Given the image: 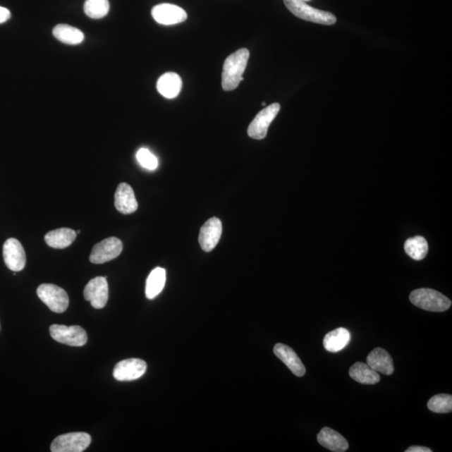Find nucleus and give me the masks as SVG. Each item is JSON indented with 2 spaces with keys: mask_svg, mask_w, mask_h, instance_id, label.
<instances>
[{
  "mask_svg": "<svg viewBox=\"0 0 452 452\" xmlns=\"http://www.w3.org/2000/svg\"><path fill=\"white\" fill-rule=\"evenodd\" d=\"M301 1L307 2V1H311V0H301Z\"/></svg>",
  "mask_w": 452,
  "mask_h": 452,
  "instance_id": "nucleus-30",
  "label": "nucleus"
},
{
  "mask_svg": "<svg viewBox=\"0 0 452 452\" xmlns=\"http://www.w3.org/2000/svg\"><path fill=\"white\" fill-rule=\"evenodd\" d=\"M428 409L438 414L451 413L452 411V396L447 393L434 396L427 403Z\"/></svg>",
  "mask_w": 452,
  "mask_h": 452,
  "instance_id": "nucleus-26",
  "label": "nucleus"
},
{
  "mask_svg": "<svg viewBox=\"0 0 452 452\" xmlns=\"http://www.w3.org/2000/svg\"><path fill=\"white\" fill-rule=\"evenodd\" d=\"M166 283V271L164 268L157 267L150 272L146 283L145 293L149 299H154L162 292Z\"/></svg>",
  "mask_w": 452,
  "mask_h": 452,
  "instance_id": "nucleus-22",
  "label": "nucleus"
},
{
  "mask_svg": "<svg viewBox=\"0 0 452 452\" xmlns=\"http://www.w3.org/2000/svg\"><path fill=\"white\" fill-rule=\"evenodd\" d=\"M157 89L163 97L173 99L181 93L182 80L180 75L176 73H165L159 78L158 83H157Z\"/></svg>",
  "mask_w": 452,
  "mask_h": 452,
  "instance_id": "nucleus-18",
  "label": "nucleus"
},
{
  "mask_svg": "<svg viewBox=\"0 0 452 452\" xmlns=\"http://www.w3.org/2000/svg\"><path fill=\"white\" fill-rule=\"evenodd\" d=\"M285 6L295 16L312 23L332 25L336 23L337 19L333 13L317 10L301 0H283Z\"/></svg>",
  "mask_w": 452,
  "mask_h": 452,
  "instance_id": "nucleus-3",
  "label": "nucleus"
},
{
  "mask_svg": "<svg viewBox=\"0 0 452 452\" xmlns=\"http://www.w3.org/2000/svg\"><path fill=\"white\" fill-rule=\"evenodd\" d=\"M410 300L415 306L429 312H445L451 306L449 298L437 291L429 288L413 291L410 295Z\"/></svg>",
  "mask_w": 452,
  "mask_h": 452,
  "instance_id": "nucleus-2",
  "label": "nucleus"
},
{
  "mask_svg": "<svg viewBox=\"0 0 452 452\" xmlns=\"http://www.w3.org/2000/svg\"><path fill=\"white\" fill-rule=\"evenodd\" d=\"M50 334L56 341L69 346L82 347L87 342V332L80 326L53 324L50 328Z\"/></svg>",
  "mask_w": 452,
  "mask_h": 452,
  "instance_id": "nucleus-6",
  "label": "nucleus"
},
{
  "mask_svg": "<svg viewBox=\"0 0 452 452\" xmlns=\"http://www.w3.org/2000/svg\"><path fill=\"white\" fill-rule=\"evenodd\" d=\"M77 238V232L70 228H61L48 232L44 236L47 244L55 249H64L68 248Z\"/></svg>",
  "mask_w": 452,
  "mask_h": 452,
  "instance_id": "nucleus-19",
  "label": "nucleus"
},
{
  "mask_svg": "<svg viewBox=\"0 0 452 452\" xmlns=\"http://www.w3.org/2000/svg\"><path fill=\"white\" fill-rule=\"evenodd\" d=\"M273 352L298 377H303L305 374V366H304L302 360H300V358L292 348L283 343H277L273 348Z\"/></svg>",
  "mask_w": 452,
  "mask_h": 452,
  "instance_id": "nucleus-14",
  "label": "nucleus"
},
{
  "mask_svg": "<svg viewBox=\"0 0 452 452\" xmlns=\"http://www.w3.org/2000/svg\"><path fill=\"white\" fill-rule=\"evenodd\" d=\"M37 295L39 299L54 312H64L69 306L68 294L64 289L56 285H40L37 288Z\"/></svg>",
  "mask_w": 452,
  "mask_h": 452,
  "instance_id": "nucleus-4",
  "label": "nucleus"
},
{
  "mask_svg": "<svg viewBox=\"0 0 452 452\" xmlns=\"http://www.w3.org/2000/svg\"><path fill=\"white\" fill-rule=\"evenodd\" d=\"M123 245L122 241L116 237H110L102 240L94 246L90 261L94 264H104L111 261L122 253Z\"/></svg>",
  "mask_w": 452,
  "mask_h": 452,
  "instance_id": "nucleus-9",
  "label": "nucleus"
},
{
  "mask_svg": "<svg viewBox=\"0 0 452 452\" xmlns=\"http://www.w3.org/2000/svg\"><path fill=\"white\" fill-rule=\"evenodd\" d=\"M115 207L120 213L130 214L138 208L133 188L126 183H120L115 193Z\"/></svg>",
  "mask_w": 452,
  "mask_h": 452,
  "instance_id": "nucleus-15",
  "label": "nucleus"
},
{
  "mask_svg": "<svg viewBox=\"0 0 452 452\" xmlns=\"http://www.w3.org/2000/svg\"><path fill=\"white\" fill-rule=\"evenodd\" d=\"M262 105H263V106H266V102H262Z\"/></svg>",
  "mask_w": 452,
  "mask_h": 452,
  "instance_id": "nucleus-31",
  "label": "nucleus"
},
{
  "mask_svg": "<svg viewBox=\"0 0 452 452\" xmlns=\"http://www.w3.org/2000/svg\"><path fill=\"white\" fill-rule=\"evenodd\" d=\"M147 370V364L140 359H128L116 364L114 377L118 381H133L142 377Z\"/></svg>",
  "mask_w": 452,
  "mask_h": 452,
  "instance_id": "nucleus-11",
  "label": "nucleus"
},
{
  "mask_svg": "<svg viewBox=\"0 0 452 452\" xmlns=\"http://www.w3.org/2000/svg\"><path fill=\"white\" fill-rule=\"evenodd\" d=\"M107 277L97 276L87 284L84 289V298L91 303V305L97 310H101L106 305L109 301V283Z\"/></svg>",
  "mask_w": 452,
  "mask_h": 452,
  "instance_id": "nucleus-8",
  "label": "nucleus"
},
{
  "mask_svg": "<svg viewBox=\"0 0 452 452\" xmlns=\"http://www.w3.org/2000/svg\"><path fill=\"white\" fill-rule=\"evenodd\" d=\"M3 257L8 269L15 272L24 269L26 256L23 246L19 240L15 238L8 239L3 246Z\"/></svg>",
  "mask_w": 452,
  "mask_h": 452,
  "instance_id": "nucleus-10",
  "label": "nucleus"
},
{
  "mask_svg": "<svg viewBox=\"0 0 452 452\" xmlns=\"http://www.w3.org/2000/svg\"><path fill=\"white\" fill-rule=\"evenodd\" d=\"M53 35L61 42L67 44H78L82 43L85 39L82 30L65 24L56 25L53 29Z\"/></svg>",
  "mask_w": 452,
  "mask_h": 452,
  "instance_id": "nucleus-23",
  "label": "nucleus"
},
{
  "mask_svg": "<svg viewBox=\"0 0 452 452\" xmlns=\"http://www.w3.org/2000/svg\"><path fill=\"white\" fill-rule=\"evenodd\" d=\"M250 57L248 49L243 48L231 54L226 58L223 66L222 87L224 90L230 92L238 87L240 82L244 80L243 74Z\"/></svg>",
  "mask_w": 452,
  "mask_h": 452,
  "instance_id": "nucleus-1",
  "label": "nucleus"
},
{
  "mask_svg": "<svg viewBox=\"0 0 452 452\" xmlns=\"http://www.w3.org/2000/svg\"><path fill=\"white\" fill-rule=\"evenodd\" d=\"M152 16L160 25H172L182 23L188 16L182 8L171 4H161L152 10Z\"/></svg>",
  "mask_w": 452,
  "mask_h": 452,
  "instance_id": "nucleus-12",
  "label": "nucleus"
},
{
  "mask_svg": "<svg viewBox=\"0 0 452 452\" xmlns=\"http://www.w3.org/2000/svg\"><path fill=\"white\" fill-rule=\"evenodd\" d=\"M350 338V332L347 329L338 328L325 335L324 346L326 351L337 353L348 346Z\"/></svg>",
  "mask_w": 452,
  "mask_h": 452,
  "instance_id": "nucleus-20",
  "label": "nucleus"
},
{
  "mask_svg": "<svg viewBox=\"0 0 452 452\" xmlns=\"http://www.w3.org/2000/svg\"><path fill=\"white\" fill-rule=\"evenodd\" d=\"M349 375L356 382L362 384H375L380 381L378 372L362 362H357L351 367Z\"/></svg>",
  "mask_w": 452,
  "mask_h": 452,
  "instance_id": "nucleus-21",
  "label": "nucleus"
},
{
  "mask_svg": "<svg viewBox=\"0 0 452 452\" xmlns=\"http://www.w3.org/2000/svg\"><path fill=\"white\" fill-rule=\"evenodd\" d=\"M109 0H86L84 4V11L92 19H102L109 12Z\"/></svg>",
  "mask_w": 452,
  "mask_h": 452,
  "instance_id": "nucleus-25",
  "label": "nucleus"
},
{
  "mask_svg": "<svg viewBox=\"0 0 452 452\" xmlns=\"http://www.w3.org/2000/svg\"><path fill=\"white\" fill-rule=\"evenodd\" d=\"M11 13L8 8L0 6V24L4 23L11 19Z\"/></svg>",
  "mask_w": 452,
  "mask_h": 452,
  "instance_id": "nucleus-28",
  "label": "nucleus"
},
{
  "mask_svg": "<svg viewBox=\"0 0 452 452\" xmlns=\"http://www.w3.org/2000/svg\"><path fill=\"white\" fill-rule=\"evenodd\" d=\"M432 450L428 448V447L419 446H410L409 447L408 449L405 451V452H432Z\"/></svg>",
  "mask_w": 452,
  "mask_h": 452,
  "instance_id": "nucleus-29",
  "label": "nucleus"
},
{
  "mask_svg": "<svg viewBox=\"0 0 452 452\" xmlns=\"http://www.w3.org/2000/svg\"><path fill=\"white\" fill-rule=\"evenodd\" d=\"M367 365L376 371L386 375H391L395 371L392 357L381 348H376L367 357Z\"/></svg>",
  "mask_w": 452,
  "mask_h": 452,
  "instance_id": "nucleus-16",
  "label": "nucleus"
},
{
  "mask_svg": "<svg viewBox=\"0 0 452 452\" xmlns=\"http://www.w3.org/2000/svg\"><path fill=\"white\" fill-rule=\"evenodd\" d=\"M317 440L321 446L334 452H344L348 449V441L341 434L329 427H324L317 434Z\"/></svg>",
  "mask_w": 452,
  "mask_h": 452,
  "instance_id": "nucleus-17",
  "label": "nucleus"
},
{
  "mask_svg": "<svg viewBox=\"0 0 452 452\" xmlns=\"http://www.w3.org/2000/svg\"><path fill=\"white\" fill-rule=\"evenodd\" d=\"M405 250L407 255L415 261H422L427 257L428 243L422 236H415L405 241Z\"/></svg>",
  "mask_w": 452,
  "mask_h": 452,
  "instance_id": "nucleus-24",
  "label": "nucleus"
},
{
  "mask_svg": "<svg viewBox=\"0 0 452 452\" xmlns=\"http://www.w3.org/2000/svg\"><path fill=\"white\" fill-rule=\"evenodd\" d=\"M137 159L143 168L149 170H154L158 168V159L149 149H141L138 150Z\"/></svg>",
  "mask_w": 452,
  "mask_h": 452,
  "instance_id": "nucleus-27",
  "label": "nucleus"
},
{
  "mask_svg": "<svg viewBox=\"0 0 452 452\" xmlns=\"http://www.w3.org/2000/svg\"><path fill=\"white\" fill-rule=\"evenodd\" d=\"M92 437L85 432L64 434L53 441L52 452H83L90 446Z\"/></svg>",
  "mask_w": 452,
  "mask_h": 452,
  "instance_id": "nucleus-5",
  "label": "nucleus"
},
{
  "mask_svg": "<svg viewBox=\"0 0 452 452\" xmlns=\"http://www.w3.org/2000/svg\"><path fill=\"white\" fill-rule=\"evenodd\" d=\"M222 234V223L213 217L204 224L199 236V243L204 252H212L220 241Z\"/></svg>",
  "mask_w": 452,
  "mask_h": 452,
  "instance_id": "nucleus-13",
  "label": "nucleus"
},
{
  "mask_svg": "<svg viewBox=\"0 0 452 452\" xmlns=\"http://www.w3.org/2000/svg\"><path fill=\"white\" fill-rule=\"evenodd\" d=\"M280 109L279 104H273L259 111L250 124L248 131L249 137L257 140H264L267 135L268 128L279 114Z\"/></svg>",
  "mask_w": 452,
  "mask_h": 452,
  "instance_id": "nucleus-7",
  "label": "nucleus"
}]
</instances>
